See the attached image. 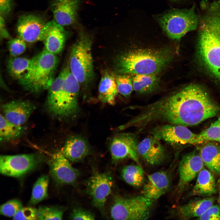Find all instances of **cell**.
I'll return each mask as SVG.
<instances>
[{
	"label": "cell",
	"instance_id": "cell-1",
	"mask_svg": "<svg viewBox=\"0 0 220 220\" xmlns=\"http://www.w3.org/2000/svg\"><path fill=\"white\" fill-rule=\"evenodd\" d=\"M162 107L169 123L185 127L196 125L213 117L219 110L207 93L194 85L166 96Z\"/></svg>",
	"mask_w": 220,
	"mask_h": 220
},
{
	"label": "cell",
	"instance_id": "cell-2",
	"mask_svg": "<svg viewBox=\"0 0 220 220\" xmlns=\"http://www.w3.org/2000/svg\"><path fill=\"white\" fill-rule=\"evenodd\" d=\"M198 54L204 67L220 81V1L200 3Z\"/></svg>",
	"mask_w": 220,
	"mask_h": 220
},
{
	"label": "cell",
	"instance_id": "cell-3",
	"mask_svg": "<svg viewBox=\"0 0 220 220\" xmlns=\"http://www.w3.org/2000/svg\"><path fill=\"white\" fill-rule=\"evenodd\" d=\"M173 57V51L168 48L135 49L121 55L116 61V68L120 74H156Z\"/></svg>",
	"mask_w": 220,
	"mask_h": 220
},
{
	"label": "cell",
	"instance_id": "cell-4",
	"mask_svg": "<svg viewBox=\"0 0 220 220\" xmlns=\"http://www.w3.org/2000/svg\"><path fill=\"white\" fill-rule=\"evenodd\" d=\"M58 62L56 55L44 49L34 57L31 68L19 80L20 84L25 90L33 93L48 89L54 80L53 75Z\"/></svg>",
	"mask_w": 220,
	"mask_h": 220
},
{
	"label": "cell",
	"instance_id": "cell-5",
	"mask_svg": "<svg viewBox=\"0 0 220 220\" xmlns=\"http://www.w3.org/2000/svg\"><path fill=\"white\" fill-rule=\"evenodd\" d=\"M92 41L88 35L81 31L71 50L68 67L80 84H86L94 75Z\"/></svg>",
	"mask_w": 220,
	"mask_h": 220
},
{
	"label": "cell",
	"instance_id": "cell-6",
	"mask_svg": "<svg viewBox=\"0 0 220 220\" xmlns=\"http://www.w3.org/2000/svg\"><path fill=\"white\" fill-rule=\"evenodd\" d=\"M157 20L170 38L179 40L188 32L197 29L199 16L193 5L189 9L169 11L160 16Z\"/></svg>",
	"mask_w": 220,
	"mask_h": 220
},
{
	"label": "cell",
	"instance_id": "cell-7",
	"mask_svg": "<svg viewBox=\"0 0 220 220\" xmlns=\"http://www.w3.org/2000/svg\"><path fill=\"white\" fill-rule=\"evenodd\" d=\"M155 200L143 195L131 197L115 196L110 209L115 220H146L150 216Z\"/></svg>",
	"mask_w": 220,
	"mask_h": 220
},
{
	"label": "cell",
	"instance_id": "cell-8",
	"mask_svg": "<svg viewBox=\"0 0 220 220\" xmlns=\"http://www.w3.org/2000/svg\"><path fill=\"white\" fill-rule=\"evenodd\" d=\"M61 93L56 106L51 115L61 118L75 116L79 111L78 97L80 83L70 71L68 66Z\"/></svg>",
	"mask_w": 220,
	"mask_h": 220
},
{
	"label": "cell",
	"instance_id": "cell-9",
	"mask_svg": "<svg viewBox=\"0 0 220 220\" xmlns=\"http://www.w3.org/2000/svg\"><path fill=\"white\" fill-rule=\"evenodd\" d=\"M36 154L2 155L0 157V172L5 175L18 177L35 168L40 162Z\"/></svg>",
	"mask_w": 220,
	"mask_h": 220
},
{
	"label": "cell",
	"instance_id": "cell-10",
	"mask_svg": "<svg viewBox=\"0 0 220 220\" xmlns=\"http://www.w3.org/2000/svg\"><path fill=\"white\" fill-rule=\"evenodd\" d=\"M110 174L108 172L94 173L87 183V189L94 206L104 216L106 215L105 205L113 185Z\"/></svg>",
	"mask_w": 220,
	"mask_h": 220
},
{
	"label": "cell",
	"instance_id": "cell-11",
	"mask_svg": "<svg viewBox=\"0 0 220 220\" xmlns=\"http://www.w3.org/2000/svg\"><path fill=\"white\" fill-rule=\"evenodd\" d=\"M151 133L159 140L176 145L193 144L197 135L185 126L169 124L155 127Z\"/></svg>",
	"mask_w": 220,
	"mask_h": 220
},
{
	"label": "cell",
	"instance_id": "cell-12",
	"mask_svg": "<svg viewBox=\"0 0 220 220\" xmlns=\"http://www.w3.org/2000/svg\"><path fill=\"white\" fill-rule=\"evenodd\" d=\"M204 164L199 153L194 151L184 155L178 165L179 178L175 191L181 195L186 186L204 167Z\"/></svg>",
	"mask_w": 220,
	"mask_h": 220
},
{
	"label": "cell",
	"instance_id": "cell-13",
	"mask_svg": "<svg viewBox=\"0 0 220 220\" xmlns=\"http://www.w3.org/2000/svg\"><path fill=\"white\" fill-rule=\"evenodd\" d=\"M48 163L51 176L56 183L61 185L76 183L79 172L72 166L61 151L53 154Z\"/></svg>",
	"mask_w": 220,
	"mask_h": 220
},
{
	"label": "cell",
	"instance_id": "cell-14",
	"mask_svg": "<svg viewBox=\"0 0 220 220\" xmlns=\"http://www.w3.org/2000/svg\"><path fill=\"white\" fill-rule=\"evenodd\" d=\"M138 143L134 134L120 133L114 137L110 143V151L112 161L116 163L128 157L138 162Z\"/></svg>",
	"mask_w": 220,
	"mask_h": 220
},
{
	"label": "cell",
	"instance_id": "cell-15",
	"mask_svg": "<svg viewBox=\"0 0 220 220\" xmlns=\"http://www.w3.org/2000/svg\"><path fill=\"white\" fill-rule=\"evenodd\" d=\"M47 22L38 15L28 14L21 16L16 27L19 37L28 43L42 41L43 30Z\"/></svg>",
	"mask_w": 220,
	"mask_h": 220
},
{
	"label": "cell",
	"instance_id": "cell-16",
	"mask_svg": "<svg viewBox=\"0 0 220 220\" xmlns=\"http://www.w3.org/2000/svg\"><path fill=\"white\" fill-rule=\"evenodd\" d=\"M137 152L146 162L152 165H160L166 159L164 147L160 140L153 136L145 138L138 143Z\"/></svg>",
	"mask_w": 220,
	"mask_h": 220
},
{
	"label": "cell",
	"instance_id": "cell-17",
	"mask_svg": "<svg viewBox=\"0 0 220 220\" xmlns=\"http://www.w3.org/2000/svg\"><path fill=\"white\" fill-rule=\"evenodd\" d=\"M66 33L63 27L53 20L47 22L42 32V41L44 49L56 55L63 49L66 39Z\"/></svg>",
	"mask_w": 220,
	"mask_h": 220
},
{
	"label": "cell",
	"instance_id": "cell-18",
	"mask_svg": "<svg viewBox=\"0 0 220 220\" xmlns=\"http://www.w3.org/2000/svg\"><path fill=\"white\" fill-rule=\"evenodd\" d=\"M6 119L14 124L22 126L28 120L35 108V105L28 101H13L3 104L1 107Z\"/></svg>",
	"mask_w": 220,
	"mask_h": 220
},
{
	"label": "cell",
	"instance_id": "cell-19",
	"mask_svg": "<svg viewBox=\"0 0 220 220\" xmlns=\"http://www.w3.org/2000/svg\"><path fill=\"white\" fill-rule=\"evenodd\" d=\"M79 2L76 0H53L51 5L53 20L63 27L75 23L78 16Z\"/></svg>",
	"mask_w": 220,
	"mask_h": 220
},
{
	"label": "cell",
	"instance_id": "cell-20",
	"mask_svg": "<svg viewBox=\"0 0 220 220\" xmlns=\"http://www.w3.org/2000/svg\"><path fill=\"white\" fill-rule=\"evenodd\" d=\"M147 181L142 191V195L154 200L158 199L168 190L170 178L166 171H160L148 175Z\"/></svg>",
	"mask_w": 220,
	"mask_h": 220
},
{
	"label": "cell",
	"instance_id": "cell-21",
	"mask_svg": "<svg viewBox=\"0 0 220 220\" xmlns=\"http://www.w3.org/2000/svg\"><path fill=\"white\" fill-rule=\"evenodd\" d=\"M215 201V198L212 196L191 200L178 207L175 210V215L182 220L198 218L214 204Z\"/></svg>",
	"mask_w": 220,
	"mask_h": 220
},
{
	"label": "cell",
	"instance_id": "cell-22",
	"mask_svg": "<svg viewBox=\"0 0 220 220\" xmlns=\"http://www.w3.org/2000/svg\"><path fill=\"white\" fill-rule=\"evenodd\" d=\"M218 192L217 184L212 173L204 167L198 174L195 185L189 196L208 197Z\"/></svg>",
	"mask_w": 220,
	"mask_h": 220
},
{
	"label": "cell",
	"instance_id": "cell-23",
	"mask_svg": "<svg viewBox=\"0 0 220 220\" xmlns=\"http://www.w3.org/2000/svg\"><path fill=\"white\" fill-rule=\"evenodd\" d=\"M89 150V145L84 138L74 136L66 141L61 152L69 161L75 163L82 160L88 154Z\"/></svg>",
	"mask_w": 220,
	"mask_h": 220
},
{
	"label": "cell",
	"instance_id": "cell-24",
	"mask_svg": "<svg viewBox=\"0 0 220 220\" xmlns=\"http://www.w3.org/2000/svg\"><path fill=\"white\" fill-rule=\"evenodd\" d=\"M199 152L204 165L213 173L220 175V145L214 141L206 142Z\"/></svg>",
	"mask_w": 220,
	"mask_h": 220
},
{
	"label": "cell",
	"instance_id": "cell-25",
	"mask_svg": "<svg viewBox=\"0 0 220 220\" xmlns=\"http://www.w3.org/2000/svg\"><path fill=\"white\" fill-rule=\"evenodd\" d=\"M98 97L103 103L113 105L118 93L115 76L112 73L105 72L101 78L98 87Z\"/></svg>",
	"mask_w": 220,
	"mask_h": 220
},
{
	"label": "cell",
	"instance_id": "cell-26",
	"mask_svg": "<svg viewBox=\"0 0 220 220\" xmlns=\"http://www.w3.org/2000/svg\"><path fill=\"white\" fill-rule=\"evenodd\" d=\"M66 70L64 68L56 78L54 79L48 88L45 105L47 111L50 115L54 110L59 98L63 86Z\"/></svg>",
	"mask_w": 220,
	"mask_h": 220
},
{
	"label": "cell",
	"instance_id": "cell-27",
	"mask_svg": "<svg viewBox=\"0 0 220 220\" xmlns=\"http://www.w3.org/2000/svg\"><path fill=\"white\" fill-rule=\"evenodd\" d=\"M132 75L134 90L139 94L152 93L158 87L159 79L156 74Z\"/></svg>",
	"mask_w": 220,
	"mask_h": 220
},
{
	"label": "cell",
	"instance_id": "cell-28",
	"mask_svg": "<svg viewBox=\"0 0 220 220\" xmlns=\"http://www.w3.org/2000/svg\"><path fill=\"white\" fill-rule=\"evenodd\" d=\"M22 126L14 124L7 120L3 115L0 116V140L1 142L13 141L20 137L24 132Z\"/></svg>",
	"mask_w": 220,
	"mask_h": 220
},
{
	"label": "cell",
	"instance_id": "cell-29",
	"mask_svg": "<svg viewBox=\"0 0 220 220\" xmlns=\"http://www.w3.org/2000/svg\"><path fill=\"white\" fill-rule=\"evenodd\" d=\"M34 61L31 59L12 57L8 61L7 69L9 74L15 78L20 79L28 71Z\"/></svg>",
	"mask_w": 220,
	"mask_h": 220
},
{
	"label": "cell",
	"instance_id": "cell-30",
	"mask_svg": "<svg viewBox=\"0 0 220 220\" xmlns=\"http://www.w3.org/2000/svg\"><path fill=\"white\" fill-rule=\"evenodd\" d=\"M122 175L127 183L134 187H140L144 184V173L140 165H129L125 166L122 171Z\"/></svg>",
	"mask_w": 220,
	"mask_h": 220
},
{
	"label": "cell",
	"instance_id": "cell-31",
	"mask_svg": "<svg viewBox=\"0 0 220 220\" xmlns=\"http://www.w3.org/2000/svg\"><path fill=\"white\" fill-rule=\"evenodd\" d=\"M49 181V177L46 175L41 176L37 179L33 188L29 202L30 205H35L47 197Z\"/></svg>",
	"mask_w": 220,
	"mask_h": 220
},
{
	"label": "cell",
	"instance_id": "cell-32",
	"mask_svg": "<svg viewBox=\"0 0 220 220\" xmlns=\"http://www.w3.org/2000/svg\"><path fill=\"white\" fill-rule=\"evenodd\" d=\"M210 141L220 143V116L207 128L197 134L193 144Z\"/></svg>",
	"mask_w": 220,
	"mask_h": 220
},
{
	"label": "cell",
	"instance_id": "cell-33",
	"mask_svg": "<svg viewBox=\"0 0 220 220\" xmlns=\"http://www.w3.org/2000/svg\"><path fill=\"white\" fill-rule=\"evenodd\" d=\"M65 210L59 206H40L37 209V219L61 220Z\"/></svg>",
	"mask_w": 220,
	"mask_h": 220
},
{
	"label": "cell",
	"instance_id": "cell-34",
	"mask_svg": "<svg viewBox=\"0 0 220 220\" xmlns=\"http://www.w3.org/2000/svg\"><path fill=\"white\" fill-rule=\"evenodd\" d=\"M115 76L118 93L129 97L134 90L132 77L128 74H118Z\"/></svg>",
	"mask_w": 220,
	"mask_h": 220
},
{
	"label": "cell",
	"instance_id": "cell-35",
	"mask_svg": "<svg viewBox=\"0 0 220 220\" xmlns=\"http://www.w3.org/2000/svg\"><path fill=\"white\" fill-rule=\"evenodd\" d=\"M22 207V204L20 200H11L1 206L0 213L7 217H13Z\"/></svg>",
	"mask_w": 220,
	"mask_h": 220
},
{
	"label": "cell",
	"instance_id": "cell-36",
	"mask_svg": "<svg viewBox=\"0 0 220 220\" xmlns=\"http://www.w3.org/2000/svg\"><path fill=\"white\" fill-rule=\"evenodd\" d=\"M8 50L12 57H17L23 53L26 49V42L19 37L11 39L7 43Z\"/></svg>",
	"mask_w": 220,
	"mask_h": 220
},
{
	"label": "cell",
	"instance_id": "cell-37",
	"mask_svg": "<svg viewBox=\"0 0 220 220\" xmlns=\"http://www.w3.org/2000/svg\"><path fill=\"white\" fill-rule=\"evenodd\" d=\"M37 209L34 207H22L13 218L14 220H36Z\"/></svg>",
	"mask_w": 220,
	"mask_h": 220
},
{
	"label": "cell",
	"instance_id": "cell-38",
	"mask_svg": "<svg viewBox=\"0 0 220 220\" xmlns=\"http://www.w3.org/2000/svg\"><path fill=\"white\" fill-rule=\"evenodd\" d=\"M198 220H220V206L213 205L197 219Z\"/></svg>",
	"mask_w": 220,
	"mask_h": 220
},
{
	"label": "cell",
	"instance_id": "cell-39",
	"mask_svg": "<svg viewBox=\"0 0 220 220\" xmlns=\"http://www.w3.org/2000/svg\"><path fill=\"white\" fill-rule=\"evenodd\" d=\"M71 219L75 220H89L95 219L93 213L80 207L74 208L70 215Z\"/></svg>",
	"mask_w": 220,
	"mask_h": 220
},
{
	"label": "cell",
	"instance_id": "cell-40",
	"mask_svg": "<svg viewBox=\"0 0 220 220\" xmlns=\"http://www.w3.org/2000/svg\"><path fill=\"white\" fill-rule=\"evenodd\" d=\"M12 9L11 0H0V15L4 17L9 15Z\"/></svg>",
	"mask_w": 220,
	"mask_h": 220
},
{
	"label": "cell",
	"instance_id": "cell-41",
	"mask_svg": "<svg viewBox=\"0 0 220 220\" xmlns=\"http://www.w3.org/2000/svg\"><path fill=\"white\" fill-rule=\"evenodd\" d=\"M5 25L4 17L0 16V35L1 39H11L10 35L7 30Z\"/></svg>",
	"mask_w": 220,
	"mask_h": 220
},
{
	"label": "cell",
	"instance_id": "cell-42",
	"mask_svg": "<svg viewBox=\"0 0 220 220\" xmlns=\"http://www.w3.org/2000/svg\"><path fill=\"white\" fill-rule=\"evenodd\" d=\"M218 193V201L220 206V178H219L217 182Z\"/></svg>",
	"mask_w": 220,
	"mask_h": 220
},
{
	"label": "cell",
	"instance_id": "cell-43",
	"mask_svg": "<svg viewBox=\"0 0 220 220\" xmlns=\"http://www.w3.org/2000/svg\"><path fill=\"white\" fill-rule=\"evenodd\" d=\"M170 0L173 1H180V0Z\"/></svg>",
	"mask_w": 220,
	"mask_h": 220
},
{
	"label": "cell",
	"instance_id": "cell-44",
	"mask_svg": "<svg viewBox=\"0 0 220 220\" xmlns=\"http://www.w3.org/2000/svg\"><path fill=\"white\" fill-rule=\"evenodd\" d=\"M78 0V1H79V0Z\"/></svg>",
	"mask_w": 220,
	"mask_h": 220
}]
</instances>
